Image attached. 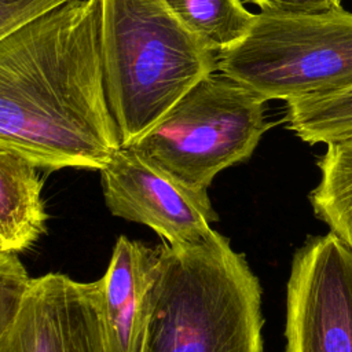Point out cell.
<instances>
[{
    "instance_id": "1",
    "label": "cell",
    "mask_w": 352,
    "mask_h": 352,
    "mask_svg": "<svg viewBox=\"0 0 352 352\" xmlns=\"http://www.w3.org/2000/svg\"><path fill=\"white\" fill-rule=\"evenodd\" d=\"M100 51V0H76L0 40V150L40 170H102L121 148Z\"/></svg>"
},
{
    "instance_id": "2",
    "label": "cell",
    "mask_w": 352,
    "mask_h": 352,
    "mask_svg": "<svg viewBox=\"0 0 352 352\" xmlns=\"http://www.w3.org/2000/svg\"><path fill=\"white\" fill-rule=\"evenodd\" d=\"M157 250L142 352H264L263 289L228 238Z\"/></svg>"
},
{
    "instance_id": "3",
    "label": "cell",
    "mask_w": 352,
    "mask_h": 352,
    "mask_svg": "<svg viewBox=\"0 0 352 352\" xmlns=\"http://www.w3.org/2000/svg\"><path fill=\"white\" fill-rule=\"evenodd\" d=\"M104 88L121 146L146 135L204 77L217 55L162 0H100Z\"/></svg>"
},
{
    "instance_id": "4",
    "label": "cell",
    "mask_w": 352,
    "mask_h": 352,
    "mask_svg": "<svg viewBox=\"0 0 352 352\" xmlns=\"http://www.w3.org/2000/svg\"><path fill=\"white\" fill-rule=\"evenodd\" d=\"M267 100L214 72L197 82L136 143L144 161L201 199L226 168L250 158L272 126Z\"/></svg>"
},
{
    "instance_id": "5",
    "label": "cell",
    "mask_w": 352,
    "mask_h": 352,
    "mask_svg": "<svg viewBox=\"0 0 352 352\" xmlns=\"http://www.w3.org/2000/svg\"><path fill=\"white\" fill-rule=\"evenodd\" d=\"M217 72L267 102L352 88V12L260 11L246 38L217 54Z\"/></svg>"
},
{
    "instance_id": "6",
    "label": "cell",
    "mask_w": 352,
    "mask_h": 352,
    "mask_svg": "<svg viewBox=\"0 0 352 352\" xmlns=\"http://www.w3.org/2000/svg\"><path fill=\"white\" fill-rule=\"evenodd\" d=\"M285 352H352V246L327 232L294 253Z\"/></svg>"
},
{
    "instance_id": "7",
    "label": "cell",
    "mask_w": 352,
    "mask_h": 352,
    "mask_svg": "<svg viewBox=\"0 0 352 352\" xmlns=\"http://www.w3.org/2000/svg\"><path fill=\"white\" fill-rule=\"evenodd\" d=\"M102 301V279L33 278L15 320L0 331V352H107Z\"/></svg>"
},
{
    "instance_id": "8",
    "label": "cell",
    "mask_w": 352,
    "mask_h": 352,
    "mask_svg": "<svg viewBox=\"0 0 352 352\" xmlns=\"http://www.w3.org/2000/svg\"><path fill=\"white\" fill-rule=\"evenodd\" d=\"M107 209L113 216L154 230L169 245L209 238L219 220L210 199H201L144 161L133 148L121 147L100 170Z\"/></svg>"
},
{
    "instance_id": "9",
    "label": "cell",
    "mask_w": 352,
    "mask_h": 352,
    "mask_svg": "<svg viewBox=\"0 0 352 352\" xmlns=\"http://www.w3.org/2000/svg\"><path fill=\"white\" fill-rule=\"evenodd\" d=\"M157 260V248L118 236L107 271L100 278L107 352H142Z\"/></svg>"
},
{
    "instance_id": "10",
    "label": "cell",
    "mask_w": 352,
    "mask_h": 352,
    "mask_svg": "<svg viewBox=\"0 0 352 352\" xmlns=\"http://www.w3.org/2000/svg\"><path fill=\"white\" fill-rule=\"evenodd\" d=\"M43 186L37 166L0 150V252L21 253L45 234Z\"/></svg>"
},
{
    "instance_id": "11",
    "label": "cell",
    "mask_w": 352,
    "mask_h": 352,
    "mask_svg": "<svg viewBox=\"0 0 352 352\" xmlns=\"http://www.w3.org/2000/svg\"><path fill=\"white\" fill-rule=\"evenodd\" d=\"M177 21L216 55L232 50L250 33L256 15L242 0H162Z\"/></svg>"
},
{
    "instance_id": "12",
    "label": "cell",
    "mask_w": 352,
    "mask_h": 352,
    "mask_svg": "<svg viewBox=\"0 0 352 352\" xmlns=\"http://www.w3.org/2000/svg\"><path fill=\"white\" fill-rule=\"evenodd\" d=\"M326 146L318 161L320 180L309 202L316 217L352 246V136Z\"/></svg>"
},
{
    "instance_id": "13",
    "label": "cell",
    "mask_w": 352,
    "mask_h": 352,
    "mask_svg": "<svg viewBox=\"0 0 352 352\" xmlns=\"http://www.w3.org/2000/svg\"><path fill=\"white\" fill-rule=\"evenodd\" d=\"M287 128L308 144L352 136V88L286 102Z\"/></svg>"
},
{
    "instance_id": "14",
    "label": "cell",
    "mask_w": 352,
    "mask_h": 352,
    "mask_svg": "<svg viewBox=\"0 0 352 352\" xmlns=\"http://www.w3.org/2000/svg\"><path fill=\"white\" fill-rule=\"evenodd\" d=\"M32 279L18 253L0 252V331L15 320Z\"/></svg>"
},
{
    "instance_id": "15",
    "label": "cell",
    "mask_w": 352,
    "mask_h": 352,
    "mask_svg": "<svg viewBox=\"0 0 352 352\" xmlns=\"http://www.w3.org/2000/svg\"><path fill=\"white\" fill-rule=\"evenodd\" d=\"M76 0H0V40Z\"/></svg>"
},
{
    "instance_id": "16",
    "label": "cell",
    "mask_w": 352,
    "mask_h": 352,
    "mask_svg": "<svg viewBox=\"0 0 352 352\" xmlns=\"http://www.w3.org/2000/svg\"><path fill=\"white\" fill-rule=\"evenodd\" d=\"M263 12L274 14H314L341 8L342 0H246Z\"/></svg>"
}]
</instances>
